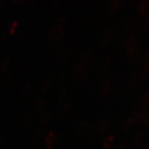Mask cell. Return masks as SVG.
<instances>
[{
	"mask_svg": "<svg viewBox=\"0 0 149 149\" xmlns=\"http://www.w3.org/2000/svg\"><path fill=\"white\" fill-rule=\"evenodd\" d=\"M58 140V135L54 131H49L48 135L45 137V144L48 146H50L54 145Z\"/></svg>",
	"mask_w": 149,
	"mask_h": 149,
	"instance_id": "1",
	"label": "cell"
},
{
	"mask_svg": "<svg viewBox=\"0 0 149 149\" xmlns=\"http://www.w3.org/2000/svg\"><path fill=\"white\" fill-rule=\"evenodd\" d=\"M109 127H110V122L107 120H102L97 125L96 130L99 134H103L108 130Z\"/></svg>",
	"mask_w": 149,
	"mask_h": 149,
	"instance_id": "2",
	"label": "cell"
},
{
	"mask_svg": "<svg viewBox=\"0 0 149 149\" xmlns=\"http://www.w3.org/2000/svg\"><path fill=\"white\" fill-rule=\"evenodd\" d=\"M148 8H149V2L147 1H141L137 4V11L141 16L148 13Z\"/></svg>",
	"mask_w": 149,
	"mask_h": 149,
	"instance_id": "3",
	"label": "cell"
},
{
	"mask_svg": "<svg viewBox=\"0 0 149 149\" xmlns=\"http://www.w3.org/2000/svg\"><path fill=\"white\" fill-rule=\"evenodd\" d=\"M111 93V83L108 80H105L101 86V93L103 97H107Z\"/></svg>",
	"mask_w": 149,
	"mask_h": 149,
	"instance_id": "4",
	"label": "cell"
},
{
	"mask_svg": "<svg viewBox=\"0 0 149 149\" xmlns=\"http://www.w3.org/2000/svg\"><path fill=\"white\" fill-rule=\"evenodd\" d=\"M51 119H52V117L49 112H43L40 118V122L42 126H47L49 124Z\"/></svg>",
	"mask_w": 149,
	"mask_h": 149,
	"instance_id": "5",
	"label": "cell"
},
{
	"mask_svg": "<svg viewBox=\"0 0 149 149\" xmlns=\"http://www.w3.org/2000/svg\"><path fill=\"white\" fill-rule=\"evenodd\" d=\"M46 107H47V102L43 99H41L40 101H38V102L36 103V111L40 113H43L45 112V110H46Z\"/></svg>",
	"mask_w": 149,
	"mask_h": 149,
	"instance_id": "6",
	"label": "cell"
},
{
	"mask_svg": "<svg viewBox=\"0 0 149 149\" xmlns=\"http://www.w3.org/2000/svg\"><path fill=\"white\" fill-rule=\"evenodd\" d=\"M114 143V136H110L108 137H106L105 139L102 142V146L104 149H109L112 146Z\"/></svg>",
	"mask_w": 149,
	"mask_h": 149,
	"instance_id": "7",
	"label": "cell"
},
{
	"mask_svg": "<svg viewBox=\"0 0 149 149\" xmlns=\"http://www.w3.org/2000/svg\"><path fill=\"white\" fill-rule=\"evenodd\" d=\"M10 65H11V60L10 58H5L2 62H1V65H0V72L1 73H5L7 71V69L9 68Z\"/></svg>",
	"mask_w": 149,
	"mask_h": 149,
	"instance_id": "8",
	"label": "cell"
},
{
	"mask_svg": "<svg viewBox=\"0 0 149 149\" xmlns=\"http://www.w3.org/2000/svg\"><path fill=\"white\" fill-rule=\"evenodd\" d=\"M120 3H121V2H120V1H113V2H111L110 5H109V7H108L109 12H110L111 14H113L114 12H116L117 10L119 9Z\"/></svg>",
	"mask_w": 149,
	"mask_h": 149,
	"instance_id": "9",
	"label": "cell"
},
{
	"mask_svg": "<svg viewBox=\"0 0 149 149\" xmlns=\"http://www.w3.org/2000/svg\"><path fill=\"white\" fill-rule=\"evenodd\" d=\"M140 26L142 28H146L149 26V13H146V15L141 16L140 19Z\"/></svg>",
	"mask_w": 149,
	"mask_h": 149,
	"instance_id": "10",
	"label": "cell"
},
{
	"mask_svg": "<svg viewBox=\"0 0 149 149\" xmlns=\"http://www.w3.org/2000/svg\"><path fill=\"white\" fill-rule=\"evenodd\" d=\"M146 137V134L145 132H139L138 134L136 135L135 138H134V143L135 145H139L140 143H142Z\"/></svg>",
	"mask_w": 149,
	"mask_h": 149,
	"instance_id": "11",
	"label": "cell"
},
{
	"mask_svg": "<svg viewBox=\"0 0 149 149\" xmlns=\"http://www.w3.org/2000/svg\"><path fill=\"white\" fill-rule=\"evenodd\" d=\"M50 84H51V80L49 78H46L41 84V92L46 93L50 87Z\"/></svg>",
	"mask_w": 149,
	"mask_h": 149,
	"instance_id": "12",
	"label": "cell"
},
{
	"mask_svg": "<svg viewBox=\"0 0 149 149\" xmlns=\"http://www.w3.org/2000/svg\"><path fill=\"white\" fill-rule=\"evenodd\" d=\"M33 86H31V84H28V86H26L24 89H23V92H22V95L24 97L27 98L29 97L30 95H31V93H33Z\"/></svg>",
	"mask_w": 149,
	"mask_h": 149,
	"instance_id": "13",
	"label": "cell"
},
{
	"mask_svg": "<svg viewBox=\"0 0 149 149\" xmlns=\"http://www.w3.org/2000/svg\"><path fill=\"white\" fill-rule=\"evenodd\" d=\"M135 125V123H134V120H133V119H132V117H130L129 119H127L125 122H124V124H123V130H130V127H132V126H134Z\"/></svg>",
	"mask_w": 149,
	"mask_h": 149,
	"instance_id": "14",
	"label": "cell"
},
{
	"mask_svg": "<svg viewBox=\"0 0 149 149\" xmlns=\"http://www.w3.org/2000/svg\"><path fill=\"white\" fill-rule=\"evenodd\" d=\"M66 54V49L65 48H63V47H60V48H58L54 53V57L56 58H61L64 55Z\"/></svg>",
	"mask_w": 149,
	"mask_h": 149,
	"instance_id": "15",
	"label": "cell"
},
{
	"mask_svg": "<svg viewBox=\"0 0 149 149\" xmlns=\"http://www.w3.org/2000/svg\"><path fill=\"white\" fill-rule=\"evenodd\" d=\"M87 127H88V125L86 122H82L79 127H77V132L80 134V135H83L84 132L87 130Z\"/></svg>",
	"mask_w": 149,
	"mask_h": 149,
	"instance_id": "16",
	"label": "cell"
},
{
	"mask_svg": "<svg viewBox=\"0 0 149 149\" xmlns=\"http://www.w3.org/2000/svg\"><path fill=\"white\" fill-rule=\"evenodd\" d=\"M111 31L107 30V31H105V33H103V36H102V42L103 43H107V42H109V40H111Z\"/></svg>",
	"mask_w": 149,
	"mask_h": 149,
	"instance_id": "17",
	"label": "cell"
},
{
	"mask_svg": "<svg viewBox=\"0 0 149 149\" xmlns=\"http://www.w3.org/2000/svg\"><path fill=\"white\" fill-rule=\"evenodd\" d=\"M17 22L16 21H14V22L12 23V24H10V25H9V30H8V33L9 34H14L15 33V30H16V27H17Z\"/></svg>",
	"mask_w": 149,
	"mask_h": 149,
	"instance_id": "18",
	"label": "cell"
},
{
	"mask_svg": "<svg viewBox=\"0 0 149 149\" xmlns=\"http://www.w3.org/2000/svg\"><path fill=\"white\" fill-rule=\"evenodd\" d=\"M111 58H106L104 63H103V65H102V70L103 71L108 70L111 68Z\"/></svg>",
	"mask_w": 149,
	"mask_h": 149,
	"instance_id": "19",
	"label": "cell"
},
{
	"mask_svg": "<svg viewBox=\"0 0 149 149\" xmlns=\"http://www.w3.org/2000/svg\"><path fill=\"white\" fill-rule=\"evenodd\" d=\"M72 107H73V102H72L71 100H68V101H67L65 105H64L63 110H64V111H65V112H68L72 109Z\"/></svg>",
	"mask_w": 149,
	"mask_h": 149,
	"instance_id": "20",
	"label": "cell"
},
{
	"mask_svg": "<svg viewBox=\"0 0 149 149\" xmlns=\"http://www.w3.org/2000/svg\"><path fill=\"white\" fill-rule=\"evenodd\" d=\"M31 121H33V115L30 113L26 114L24 118V123L26 125H29L30 123H31Z\"/></svg>",
	"mask_w": 149,
	"mask_h": 149,
	"instance_id": "21",
	"label": "cell"
},
{
	"mask_svg": "<svg viewBox=\"0 0 149 149\" xmlns=\"http://www.w3.org/2000/svg\"><path fill=\"white\" fill-rule=\"evenodd\" d=\"M40 136H41L40 132L39 130L35 131V133H34V135H33V143H37V142L39 143V141H40Z\"/></svg>",
	"mask_w": 149,
	"mask_h": 149,
	"instance_id": "22",
	"label": "cell"
},
{
	"mask_svg": "<svg viewBox=\"0 0 149 149\" xmlns=\"http://www.w3.org/2000/svg\"><path fill=\"white\" fill-rule=\"evenodd\" d=\"M119 149H130V148H127V147L125 146H121L120 147H119Z\"/></svg>",
	"mask_w": 149,
	"mask_h": 149,
	"instance_id": "23",
	"label": "cell"
},
{
	"mask_svg": "<svg viewBox=\"0 0 149 149\" xmlns=\"http://www.w3.org/2000/svg\"><path fill=\"white\" fill-rule=\"evenodd\" d=\"M46 149H52V147H50V146H48V147H47Z\"/></svg>",
	"mask_w": 149,
	"mask_h": 149,
	"instance_id": "24",
	"label": "cell"
},
{
	"mask_svg": "<svg viewBox=\"0 0 149 149\" xmlns=\"http://www.w3.org/2000/svg\"><path fill=\"white\" fill-rule=\"evenodd\" d=\"M145 149H149V146H146V147Z\"/></svg>",
	"mask_w": 149,
	"mask_h": 149,
	"instance_id": "25",
	"label": "cell"
}]
</instances>
